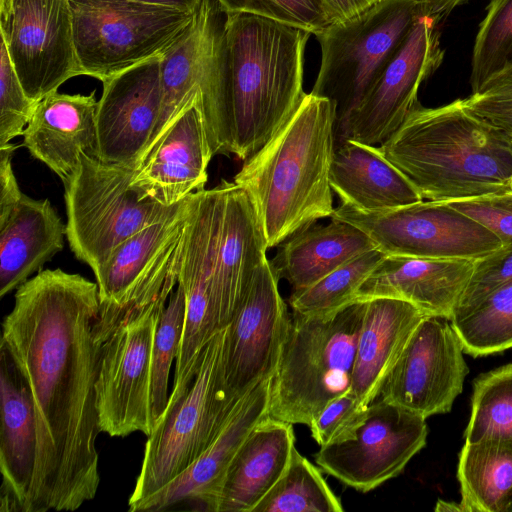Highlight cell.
<instances>
[{
  "label": "cell",
  "mask_w": 512,
  "mask_h": 512,
  "mask_svg": "<svg viewBox=\"0 0 512 512\" xmlns=\"http://www.w3.org/2000/svg\"><path fill=\"white\" fill-rule=\"evenodd\" d=\"M330 185L342 204L362 211L398 208L423 200L379 147L349 138L335 144Z\"/></svg>",
  "instance_id": "28"
},
{
  "label": "cell",
  "mask_w": 512,
  "mask_h": 512,
  "mask_svg": "<svg viewBox=\"0 0 512 512\" xmlns=\"http://www.w3.org/2000/svg\"><path fill=\"white\" fill-rule=\"evenodd\" d=\"M225 328L206 344L192 382L170 393L164 413L147 436L142 465L129 498V511L184 472L211 445L236 406L223 381Z\"/></svg>",
  "instance_id": "6"
},
{
  "label": "cell",
  "mask_w": 512,
  "mask_h": 512,
  "mask_svg": "<svg viewBox=\"0 0 512 512\" xmlns=\"http://www.w3.org/2000/svg\"><path fill=\"white\" fill-rule=\"evenodd\" d=\"M505 512H512V496H511V499L506 507Z\"/></svg>",
  "instance_id": "49"
},
{
  "label": "cell",
  "mask_w": 512,
  "mask_h": 512,
  "mask_svg": "<svg viewBox=\"0 0 512 512\" xmlns=\"http://www.w3.org/2000/svg\"><path fill=\"white\" fill-rule=\"evenodd\" d=\"M0 510L27 512L37 459V423L29 387L0 345Z\"/></svg>",
  "instance_id": "23"
},
{
  "label": "cell",
  "mask_w": 512,
  "mask_h": 512,
  "mask_svg": "<svg viewBox=\"0 0 512 512\" xmlns=\"http://www.w3.org/2000/svg\"><path fill=\"white\" fill-rule=\"evenodd\" d=\"M512 69V0H490L472 53V93Z\"/></svg>",
  "instance_id": "36"
},
{
  "label": "cell",
  "mask_w": 512,
  "mask_h": 512,
  "mask_svg": "<svg viewBox=\"0 0 512 512\" xmlns=\"http://www.w3.org/2000/svg\"><path fill=\"white\" fill-rule=\"evenodd\" d=\"M457 477L463 512H505L512 496V437L465 442Z\"/></svg>",
  "instance_id": "31"
},
{
  "label": "cell",
  "mask_w": 512,
  "mask_h": 512,
  "mask_svg": "<svg viewBox=\"0 0 512 512\" xmlns=\"http://www.w3.org/2000/svg\"><path fill=\"white\" fill-rule=\"evenodd\" d=\"M510 284H512V246H503L474 261L472 274L453 316L472 310L490 294Z\"/></svg>",
  "instance_id": "40"
},
{
  "label": "cell",
  "mask_w": 512,
  "mask_h": 512,
  "mask_svg": "<svg viewBox=\"0 0 512 512\" xmlns=\"http://www.w3.org/2000/svg\"><path fill=\"white\" fill-rule=\"evenodd\" d=\"M197 94L136 164L131 185L143 198L173 206L205 189L211 150Z\"/></svg>",
  "instance_id": "19"
},
{
  "label": "cell",
  "mask_w": 512,
  "mask_h": 512,
  "mask_svg": "<svg viewBox=\"0 0 512 512\" xmlns=\"http://www.w3.org/2000/svg\"><path fill=\"white\" fill-rule=\"evenodd\" d=\"M82 75L101 82L163 55L195 13L133 0H69Z\"/></svg>",
  "instance_id": "9"
},
{
  "label": "cell",
  "mask_w": 512,
  "mask_h": 512,
  "mask_svg": "<svg viewBox=\"0 0 512 512\" xmlns=\"http://www.w3.org/2000/svg\"><path fill=\"white\" fill-rule=\"evenodd\" d=\"M0 58V146H3L23 135L37 103L26 94L2 41Z\"/></svg>",
  "instance_id": "39"
},
{
  "label": "cell",
  "mask_w": 512,
  "mask_h": 512,
  "mask_svg": "<svg viewBox=\"0 0 512 512\" xmlns=\"http://www.w3.org/2000/svg\"><path fill=\"white\" fill-rule=\"evenodd\" d=\"M279 280L266 258L225 327L224 391L234 406L275 373L291 317L279 292Z\"/></svg>",
  "instance_id": "13"
},
{
  "label": "cell",
  "mask_w": 512,
  "mask_h": 512,
  "mask_svg": "<svg viewBox=\"0 0 512 512\" xmlns=\"http://www.w3.org/2000/svg\"><path fill=\"white\" fill-rule=\"evenodd\" d=\"M99 313L97 283L46 269L17 288L2 322L0 345L24 377L36 414L27 512L75 511L97 494Z\"/></svg>",
  "instance_id": "1"
},
{
  "label": "cell",
  "mask_w": 512,
  "mask_h": 512,
  "mask_svg": "<svg viewBox=\"0 0 512 512\" xmlns=\"http://www.w3.org/2000/svg\"><path fill=\"white\" fill-rule=\"evenodd\" d=\"M487 437H512V364L474 380L465 442Z\"/></svg>",
  "instance_id": "35"
},
{
  "label": "cell",
  "mask_w": 512,
  "mask_h": 512,
  "mask_svg": "<svg viewBox=\"0 0 512 512\" xmlns=\"http://www.w3.org/2000/svg\"><path fill=\"white\" fill-rule=\"evenodd\" d=\"M64 224L48 199L23 194L0 220V296L20 287L64 247Z\"/></svg>",
  "instance_id": "29"
},
{
  "label": "cell",
  "mask_w": 512,
  "mask_h": 512,
  "mask_svg": "<svg viewBox=\"0 0 512 512\" xmlns=\"http://www.w3.org/2000/svg\"><path fill=\"white\" fill-rule=\"evenodd\" d=\"M379 149L426 201L512 191V138L464 99L419 103Z\"/></svg>",
  "instance_id": "3"
},
{
  "label": "cell",
  "mask_w": 512,
  "mask_h": 512,
  "mask_svg": "<svg viewBox=\"0 0 512 512\" xmlns=\"http://www.w3.org/2000/svg\"><path fill=\"white\" fill-rule=\"evenodd\" d=\"M311 33L247 13L226 14L228 83L209 144L213 155L247 160L287 122L306 94L304 52Z\"/></svg>",
  "instance_id": "2"
},
{
  "label": "cell",
  "mask_w": 512,
  "mask_h": 512,
  "mask_svg": "<svg viewBox=\"0 0 512 512\" xmlns=\"http://www.w3.org/2000/svg\"><path fill=\"white\" fill-rule=\"evenodd\" d=\"M161 56L137 64L105 81L97 104V157L135 165L156 128L161 104Z\"/></svg>",
  "instance_id": "18"
},
{
  "label": "cell",
  "mask_w": 512,
  "mask_h": 512,
  "mask_svg": "<svg viewBox=\"0 0 512 512\" xmlns=\"http://www.w3.org/2000/svg\"><path fill=\"white\" fill-rule=\"evenodd\" d=\"M451 324L464 352L485 356L512 348V284L502 287Z\"/></svg>",
  "instance_id": "33"
},
{
  "label": "cell",
  "mask_w": 512,
  "mask_h": 512,
  "mask_svg": "<svg viewBox=\"0 0 512 512\" xmlns=\"http://www.w3.org/2000/svg\"><path fill=\"white\" fill-rule=\"evenodd\" d=\"M426 418L374 400L352 439L320 447L316 464L357 491L369 492L398 476L425 445Z\"/></svg>",
  "instance_id": "14"
},
{
  "label": "cell",
  "mask_w": 512,
  "mask_h": 512,
  "mask_svg": "<svg viewBox=\"0 0 512 512\" xmlns=\"http://www.w3.org/2000/svg\"><path fill=\"white\" fill-rule=\"evenodd\" d=\"M330 218L361 229L387 255L476 261L503 247L489 229L446 202L378 211L341 203Z\"/></svg>",
  "instance_id": "10"
},
{
  "label": "cell",
  "mask_w": 512,
  "mask_h": 512,
  "mask_svg": "<svg viewBox=\"0 0 512 512\" xmlns=\"http://www.w3.org/2000/svg\"><path fill=\"white\" fill-rule=\"evenodd\" d=\"M464 100L474 112L502 128L512 138V69Z\"/></svg>",
  "instance_id": "43"
},
{
  "label": "cell",
  "mask_w": 512,
  "mask_h": 512,
  "mask_svg": "<svg viewBox=\"0 0 512 512\" xmlns=\"http://www.w3.org/2000/svg\"><path fill=\"white\" fill-rule=\"evenodd\" d=\"M135 165L111 164L82 153L64 184L66 237L75 257L94 271L124 240L173 215V206L143 198L131 181Z\"/></svg>",
  "instance_id": "8"
},
{
  "label": "cell",
  "mask_w": 512,
  "mask_h": 512,
  "mask_svg": "<svg viewBox=\"0 0 512 512\" xmlns=\"http://www.w3.org/2000/svg\"><path fill=\"white\" fill-rule=\"evenodd\" d=\"M435 511L437 512H463V508L459 503L447 502L439 499L436 503Z\"/></svg>",
  "instance_id": "48"
},
{
  "label": "cell",
  "mask_w": 512,
  "mask_h": 512,
  "mask_svg": "<svg viewBox=\"0 0 512 512\" xmlns=\"http://www.w3.org/2000/svg\"><path fill=\"white\" fill-rule=\"evenodd\" d=\"M271 378L259 383L237 405L211 445L184 472L134 510L162 511L193 501L213 511L222 481L252 429L268 415Z\"/></svg>",
  "instance_id": "21"
},
{
  "label": "cell",
  "mask_w": 512,
  "mask_h": 512,
  "mask_svg": "<svg viewBox=\"0 0 512 512\" xmlns=\"http://www.w3.org/2000/svg\"><path fill=\"white\" fill-rule=\"evenodd\" d=\"M382 0H324L332 23L355 17Z\"/></svg>",
  "instance_id": "45"
},
{
  "label": "cell",
  "mask_w": 512,
  "mask_h": 512,
  "mask_svg": "<svg viewBox=\"0 0 512 512\" xmlns=\"http://www.w3.org/2000/svg\"><path fill=\"white\" fill-rule=\"evenodd\" d=\"M446 203L489 229L503 246H512V191Z\"/></svg>",
  "instance_id": "42"
},
{
  "label": "cell",
  "mask_w": 512,
  "mask_h": 512,
  "mask_svg": "<svg viewBox=\"0 0 512 512\" xmlns=\"http://www.w3.org/2000/svg\"><path fill=\"white\" fill-rule=\"evenodd\" d=\"M417 4L424 16H430L439 21L446 17L454 8L466 0H410Z\"/></svg>",
  "instance_id": "46"
},
{
  "label": "cell",
  "mask_w": 512,
  "mask_h": 512,
  "mask_svg": "<svg viewBox=\"0 0 512 512\" xmlns=\"http://www.w3.org/2000/svg\"><path fill=\"white\" fill-rule=\"evenodd\" d=\"M190 195L170 217L136 232L93 271L98 285L99 333L103 342L120 325L128 300L146 269L183 229Z\"/></svg>",
  "instance_id": "27"
},
{
  "label": "cell",
  "mask_w": 512,
  "mask_h": 512,
  "mask_svg": "<svg viewBox=\"0 0 512 512\" xmlns=\"http://www.w3.org/2000/svg\"><path fill=\"white\" fill-rule=\"evenodd\" d=\"M185 315L186 295L181 285L177 284L160 315L152 348L151 403L155 424L169 401V374L179 354Z\"/></svg>",
  "instance_id": "37"
},
{
  "label": "cell",
  "mask_w": 512,
  "mask_h": 512,
  "mask_svg": "<svg viewBox=\"0 0 512 512\" xmlns=\"http://www.w3.org/2000/svg\"><path fill=\"white\" fill-rule=\"evenodd\" d=\"M365 300L325 315L293 311L271 378L268 414L308 425L333 400L351 391Z\"/></svg>",
  "instance_id": "5"
},
{
  "label": "cell",
  "mask_w": 512,
  "mask_h": 512,
  "mask_svg": "<svg viewBox=\"0 0 512 512\" xmlns=\"http://www.w3.org/2000/svg\"><path fill=\"white\" fill-rule=\"evenodd\" d=\"M463 352L449 319L426 316L387 374L378 398L424 418L449 412L468 373Z\"/></svg>",
  "instance_id": "15"
},
{
  "label": "cell",
  "mask_w": 512,
  "mask_h": 512,
  "mask_svg": "<svg viewBox=\"0 0 512 512\" xmlns=\"http://www.w3.org/2000/svg\"><path fill=\"white\" fill-rule=\"evenodd\" d=\"M439 20L420 16L380 77L347 120L336 142L381 145L419 104L418 90L440 65Z\"/></svg>",
  "instance_id": "17"
},
{
  "label": "cell",
  "mask_w": 512,
  "mask_h": 512,
  "mask_svg": "<svg viewBox=\"0 0 512 512\" xmlns=\"http://www.w3.org/2000/svg\"><path fill=\"white\" fill-rule=\"evenodd\" d=\"M219 200L218 185L190 195L178 270V284L186 295V315L170 393L181 392L192 382L206 344L219 331L212 306Z\"/></svg>",
  "instance_id": "16"
},
{
  "label": "cell",
  "mask_w": 512,
  "mask_h": 512,
  "mask_svg": "<svg viewBox=\"0 0 512 512\" xmlns=\"http://www.w3.org/2000/svg\"><path fill=\"white\" fill-rule=\"evenodd\" d=\"M226 13L269 18L315 34L332 24L324 0H216Z\"/></svg>",
  "instance_id": "38"
},
{
  "label": "cell",
  "mask_w": 512,
  "mask_h": 512,
  "mask_svg": "<svg viewBox=\"0 0 512 512\" xmlns=\"http://www.w3.org/2000/svg\"><path fill=\"white\" fill-rule=\"evenodd\" d=\"M219 215L212 279L217 330L231 321L248 285L269 249L255 207L234 181L219 185Z\"/></svg>",
  "instance_id": "20"
},
{
  "label": "cell",
  "mask_w": 512,
  "mask_h": 512,
  "mask_svg": "<svg viewBox=\"0 0 512 512\" xmlns=\"http://www.w3.org/2000/svg\"><path fill=\"white\" fill-rule=\"evenodd\" d=\"M0 32L14 70L35 103L82 75L69 0H0Z\"/></svg>",
  "instance_id": "12"
},
{
  "label": "cell",
  "mask_w": 512,
  "mask_h": 512,
  "mask_svg": "<svg viewBox=\"0 0 512 512\" xmlns=\"http://www.w3.org/2000/svg\"><path fill=\"white\" fill-rule=\"evenodd\" d=\"M335 127L334 103L306 94L287 122L234 176L255 207L268 248L331 217Z\"/></svg>",
  "instance_id": "4"
},
{
  "label": "cell",
  "mask_w": 512,
  "mask_h": 512,
  "mask_svg": "<svg viewBox=\"0 0 512 512\" xmlns=\"http://www.w3.org/2000/svg\"><path fill=\"white\" fill-rule=\"evenodd\" d=\"M365 303L351 392L368 407L378 398L387 374L426 315L400 299L380 297Z\"/></svg>",
  "instance_id": "26"
},
{
  "label": "cell",
  "mask_w": 512,
  "mask_h": 512,
  "mask_svg": "<svg viewBox=\"0 0 512 512\" xmlns=\"http://www.w3.org/2000/svg\"><path fill=\"white\" fill-rule=\"evenodd\" d=\"M278 247L270 263L292 291L307 288L351 259L378 248L361 229L334 219L304 228Z\"/></svg>",
  "instance_id": "30"
},
{
  "label": "cell",
  "mask_w": 512,
  "mask_h": 512,
  "mask_svg": "<svg viewBox=\"0 0 512 512\" xmlns=\"http://www.w3.org/2000/svg\"><path fill=\"white\" fill-rule=\"evenodd\" d=\"M16 148L12 143L0 146V220L11 212L24 194L12 168V156Z\"/></svg>",
  "instance_id": "44"
},
{
  "label": "cell",
  "mask_w": 512,
  "mask_h": 512,
  "mask_svg": "<svg viewBox=\"0 0 512 512\" xmlns=\"http://www.w3.org/2000/svg\"><path fill=\"white\" fill-rule=\"evenodd\" d=\"M141 3L174 8L190 13H195L200 8L203 0H133Z\"/></svg>",
  "instance_id": "47"
},
{
  "label": "cell",
  "mask_w": 512,
  "mask_h": 512,
  "mask_svg": "<svg viewBox=\"0 0 512 512\" xmlns=\"http://www.w3.org/2000/svg\"><path fill=\"white\" fill-rule=\"evenodd\" d=\"M321 472L294 449L290 463L253 512H342Z\"/></svg>",
  "instance_id": "32"
},
{
  "label": "cell",
  "mask_w": 512,
  "mask_h": 512,
  "mask_svg": "<svg viewBox=\"0 0 512 512\" xmlns=\"http://www.w3.org/2000/svg\"><path fill=\"white\" fill-rule=\"evenodd\" d=\"M420 16L421 9L410 0H382L314 34L321 65L310 93L334 103L335 138Z\"/></svg>",
  "instance_id": "7"
},
{
  "label": "cell",
  "mask_w": 512,
  "mask_h": 512,
  "mask_svg": "<svg viewBox=\"0 0 512 512\" xmlns=\"http://www.w3.org/2000/svg\"><path fill=\"white\" fill-rule=\"evenodd\" d=\"M95 91L89 95L55 91L39 102L23 133V146L49 167L63 185L79 165L82 153L97 157Z\"/></svg>",
  "instance_id": "24"
},
{
  "label": "cell",
  "mask_w": 512,
  "mask_h": 512,
  "mask_svg": "<svg viewBox=\"0 0 512 512\" xmlns=\"http://www.w3.org/2000/svg\"><path fill=\"white\" fill-rule=\"evenodd\" d=\"M367 413L368 407L349 391L331 401L312 420L309 424L311 436L320 447L352 439Z\"/></svg>",
  "instance_id": "41"
},
{
  "label": "cell",
  "mask_w": 512,
  "mask_h": 512,
  "mask_svg": "<svg viewBox=\"0 0 512 512\" xmlns=\"http://www.w3.org/2000/svg\"><path fill=\"white\" fill-rule=\"evenodd\" d=\"M167 303H158L118 326L103 343L96 382L101 432L149 436L155 427L151 403V358L155 332Z\"/></svg>",
  "instance_id": "11"
},
{
  "label": "cell",
  "mask_w": 512,
  "mask_h": 512,
  "mask_svg": "<svg viewBox=\"0 0 512 512\" xmlns=\"http://www.w3.org/2000/svg\"><path fill=\"white\" fill-rule=\"evenodd\" d=\"M386 256L375 248L351 259L313 285L292 291L290 306L303 315H325L343 308L355 300L362 283Z\"/></svg>",
  "instance_id": "34"
},
{
  "label": "cell",
  "mask_w": 512,
  "mask_h": 512,
  "mask_svg": "<svg viewBox=\"0 0 512 512\" xmlns=\"http://www.w3.org/2000/svg\"><path fill=\"white\" fill-rule=\"evenodd\" d=\"M473 268L474 261L466 259L387 255L362 283L355 300L400 299L426 316L451 320Z\"/></svg>",
  "instance_id": "22"
},
{
  "label": "cell",
  "mask_w": 512,
  "mask_h": 512,
  "mask_svg": "<svg viewBox=\"0 0 512 512\" xmlns=\"http://www.w3.org/2000/svg\"><path fill=\"white\" fill-rule=\"evenodd\" d=\"M294 449L293 424L265 416L229 465L213 511L253 512L286 471Z\"/></svg>",
  "instance_id": "25"
}]
</instances>
